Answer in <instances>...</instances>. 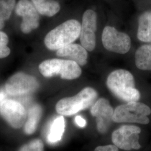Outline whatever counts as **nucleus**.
<instances>
[{
	"mask_svg": "<svg viewBox=\"0 0 151 151\" xmlns=\"http://www.w3.org/2000/svg\"><path fill=\"white\" fill-rule=\"evenodd\" d=\"M106 83L116 97L125 101H137L140 99V93L135 88L134 77L128 70H114L108 76Z\"/></svg>",
	"mask_w": 151,
	"mask_h": 151,
	"instance_id": "nucleus-1",
	"label": "nucleus"
},
{
	"mask_svg": "<svg viewBox=\"0 0 151 151\" xmlns=\"http://www.w3.org/2000/svg\"><path fill=\"white\" fill-rule=\"evenodd\" d=\"M81 24L76 20H67L46 35L45 46L50 50H58L72 44L80 35Z\"/></svg>",
	"mask_w": 151,
	"mask_h": 151,
	"instance_id": "nucleus-2",
	"label": "nucleus"
},
{
	"mask_svg": "<svg viewBox=\"0 0 151 151\" xmlns=\"http://www.w3.org/2000/svg\"><path fill=\"white\" fill-rule=\"evenodd\" d=\"M97 97V92L93 88L86 87L73 97L60 100L55 109L57 113L62 115L70 116L91 106Z\"/></svg>",
	"mask_w": 151,
	"mask_h": 151,
	"instance_id": "nucleus-3",
	"label": "nucleus"
},
{
	"mask_svg": "<svg viewBox=\"0 0 151 151\" xmlns=\"http://www.w3.org/2000/svg\"><path fill=\"white\" fill-rule=\"evenodd\" d=\"M151 113V109L146 104L137 101L128 102L115 109L113 120L116 123L147 124L150 122L148 116Z\"/></svg>",
	"mask_w": 151,
	"mask_h": 151,
	"instance_id": "nucleus-4",
	"label": "nucleus"
},
{
	"mask_svg": "<svg viewBox=\"0 0 151 151\" xmlns=\"http://www.w3.org/2000/svg\"><path fill=\"white\" fill-rule=\"evenodd\" d=\"M39 68L44 77H51L60 75L62 78L65 80L77 78L82 73L80 65L71 60H46L40 64Z\"/></svg>",
	"mask_w": 151,
	"mask_h": 151,
	"instance_id": "nucleus-5",
	"label": "nucleus"
},
{
	"mask_svg": "<svg viewBox=\"0 0 151 151\" xmlns=\"http://www.w3.org/2000/svg\"><path fill=\"white\" fill-rule=\"evenodd\" d=\"M102 42L105 48L119 54L127 53L131 47L129 37L125 33L119 32L111 27H106L104 29Z\"/></svg>",
	"mask_w": 151,
	"mask_h": 151,
	"instance_id": "nucleus-6",
	"label": "nucleus"
},
{
	"mask_svg": "<svg viewBox=\"0 0 151 151\" xmlns=\"http://www.w3.org/2000/svg\"><path fill=\"white\" fill-rule=\"evenodd\" d=\"M141 132L140 128L135 125H123L115 130L112 134V141L114 145L120 149L129 151L138 150Z\"/></svg>",
	"mask_w": 151,
	"mask_h": 151,
	"instance_id": "nucleus-7",
	"label": "nucleus"
},
{
	"mask_svg": "<svg viewBox=\"0 0 151 151\" xmlns=\"http://www.w3.org/2000/svg\"><path fill=\"white\" fill-rule=\"evenodd\" d=\"M38 87L35 78L24 73H17L7 81L5 89L8 94L19 96L35 91Z\"/></svg>",
	"mask_w": 151,
	"mask_h": 151,
	"instance_id": "nucleus-8",
	"label": "nucleus"
},
{
	"mask_svg": "<svg viewBox=\"0 0 151 151\" xmlns=\"http://www.w3.org/2000/svg\"><path fill=\"white\" fill-rule=\"evenodd\" d=\"M96 27L97 15L96 12L92 10H87L83 15L80 36L82 45L90 52L95 48Z\"/></svg>",
	"mask_w": 151,
	"mask_h": 151,
	"instance_id": "nucleus-9",
	"label": "nucleus"
},
{
	"mask_svg": "<svg viewBox=\"0 0 151 151\" xmlns=\"http://www.w3.org/2000/svg\"><path fill=\"white\" fill-rule=\"evenodd\" d=\"M0 113L14 128H20L27 119V111L22 104L15 100H5L0 105Z\"/></svg>",
	"mask_w": 151,
	"mask_h": 151,
	"instance_id": "nucleus-10",
	"label": "nucleus"
},
{
	"mask_svg": "<svg viewBox=\"0 0 151 151\" xmlns=\"http://www.w3.org/2000/svg\"><path fill=\"white\" fill-rule=\"evenodd\" d=\"M15 12L22 17L21 29L24 33L27 34L39 27V13L29 0H20L16 5Z\"/></svg>",
	"mask_w": 151,
	"mask_h": 151,
	"instance_id": "nucleus-11",
	"label": "nucleus"
},
{
	"mask_svg": "<svg viewBox=\"0 0 151 151\" xmlns=\"http://www.w3.org/2000/svg\"><path fill=\"white\" fill-rule=\"evenodd\" d=\"M114 111L109 102L104 98L99 99L92 106L91 113L96 117L97 130L101 133L107 132L113 121Z\"/></svg>",
	"mask_w": 151,
	"mask_h": 151,
	"instance_id": "nucleus-12",
	"label": "nucleus"
},
{
	"mask_svg": "<svg viewBox=\"0 0 151 151\" xmlns=\"http://www.w3.org/2000/svg\"><path fill=\"white\" fill-rule=\"evenodd\" d=\"M56 54L60 57H65L73 60L80 65L86 64L88 57L86 49L82 45L76 44H70L57 50Z\"/></svg>",
	"mask_w": 151,
	"mask_h": 151,
	"instance_id": "nucleus-13",
	"label": "nucleus"
},
{
	"mask_svg": "<svg viewBox=\"0 0 151 151\" xmlns=\"http://www.w3.org/2000/svg\"><path fill=\"white\" fill-rule=\"evenodd\" d=\"M138 39L143 42H151V11L142 14L138 21Z\"/></svg>",
	"mask_w": 151,
	"mask_h": 151,
	"instance_id": "nucleus-14",
	"label": "nucleus"
},
{
	"mask_svg": "<svg viewBox=\"0 0 151 151\" xmlns=\"http://www.w3.org/2000/svg\"><path fill=\"white\" fill-rule=\"evenodd\" d=\"M135 65L141 70H151V44L141 46L136 51Z\"/></svg>",
	"mask_w": 151,
	"mask_h": 151,
	"instance_id": "nucleus-15",
	"label": "nucleus"
},
{
	"mask_svg": "<svg viewBox=\"0 0 151 151\" xmlns=\"http://www.w3.org/2000/svg\"><path fill=\"white\" fill-rule=\"evenodd\" d=\"M65 129V119L63 116L57 117L53 120L49 128L47 140L49 143L54 144L59 142L63 134Z\"/></svg>",
	"mask_w": 151,
	"mask_h": 151,
	"instance_id": "nucleus-16",
	"label": "nucleus"
},
{
	"mask_svg": "<svg viewBox=\"0 0 151 151\" xmlns=\"http://www.w3.org/2000/svg\"><path fill=\"white\" fill-rule=\"evenodd\" d=\"M32 4L39 14L52 17L60 10L59 3L54 0H32Z\"/></svg>",
	"mask_w": 151,
	"mask_h": 151,
	"instance_id": "nucleus-17",
	"label": "nucleus"
},
{
	"mask_svg": "<svg viewBox=\"0 0 151 151\" xmlns=\"http://www.w3.org/2000/svg\"><path fill=\"white\" fill-rule=\"evenodd\" d=\"M42 115V108L35 105L30 108L27 114V121L25 125L24 130L27 134H32L37 129Z\"/></svg>",
	"mask_w": 151,
	"mask_h": 151,
	"instance_id": "nucleus-18",
	"label": "nucleus"
},
{
	"mask_svg": "<svg viewBox=\"0 0 151 151\" xmlns=\"http://www.w3.org/2000/svg\"><path fill=\"white\" fill-rule=\"evenodd\" d=\"M15 6V0H0V30L4 27L5 22L9 20Z\"/></svg>",
	"mask_w": 151,
	"mask_h": 151,
	"instance_id": "nucleus-19",
	"label": "nucleus"
},
{
	"mask_svg": "<svg viewBox=\"0 0 151 151\" xmlns=\"http://www.w3.org/2000/svg\"><path fill=\"white\" fill-rule=\"evenodd\" d=\"M9 38L5 32H0V58L7 57L10 54L11 50L7 47Z\"/></svg>",
	"mask_w": 151,
	"mask_h": 151,
	"instance_id": "nucleus-20",
	"label": "nucleus"
},
{
	"mask_svg": "<svg viewBox=\"0 0 151 151\" xmlns=\"http://www.w3.org/2000/svg\"><path fill=\"white\" fill-rule=\"evenodd\" d=\"M19 151H44V145L40 139H34L22 147Z\"/></svg>",
	"mask_w": 151,
	"mask_h": 151,
	"instance_id": "nucleus-21",
	"label": "nucleus"
},
{
	"mask_svg": "<svg viewBox=\"0 0 151 151\" xmlns=\"http://www.w3.org/2000/svg\"><path fill=\"white\" fill-rule=\"evenodd\" d=\"M94 151H118V148L115 145L99 146Z\"/></svg>",
	"mask_w": 151,
	"mask_h": 151,
	"instance_id": "nucleus-22",
	"label": "nucleus"
},
{
	"mask_svg": "<svg viewBox=\"0 0 151 151\" xmlns=\"http://www.w3.org/2000/svg\"><path fill=\"white\" fill-rule=\"evenodd\" d=\"M75 122L80 127H85L86 125V122L85 119L80 116H77L75 118Z\"/></svg>",
	"mask_w": 151,
	"mask_h": 151,
	"instance_id": "nucleus-23",
	"label": "nucleus"
},
{
	"mask_svg": "<svg viewBox=\"0 0 151 151\" xmlns=\"http://www.w3.org/2000/svg\"><path fill=\"white\" fill-rule=\"evenodd\" d=\"M5 93L4 92H0V105L2 104V103L6 100Z\"/></svg>",
	"mask_w": 151,
	"mask_h": 151,
	"instance_id": "nucleus-24",
	"label": "nucleus"
}]
</instances>
